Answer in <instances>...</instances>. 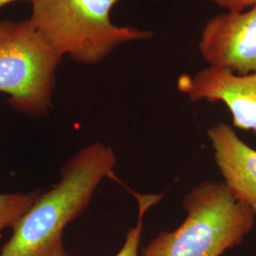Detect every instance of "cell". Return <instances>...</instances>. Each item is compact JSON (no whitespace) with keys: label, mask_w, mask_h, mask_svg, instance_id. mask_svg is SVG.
<instances>
[{"label":"cell","mask_w":256,"mask_h":256,"mask_svg":"<svg viewBox=\"0 0 256 256\" xmlns=\"http://www.w3.org/2000/svg\"><path fill=\"white\" fill-rule=\"evenodd\" d=\"M214 158L232 196L256 218V150L238 137L234 128L220 122L207 131Z\"/></svg>","instance_id":"7"},{"label":"cell","mask_w":256,"mask_h":256,"mask_svg":"<svg viewBox=\"0 0 256 256\" xmlns=\"http://www.w3.org/2000/svg\"><path fill=\"white\" fill-rule=\"evenodd\" d=\"M136 196L138 205V214L137 224L128 230L126 236V240L124 245L120 250L119 252L115 256H140V244L142 240V234L144 228V218L152 206L158 204L162 200V194H142L138 192H133Z\"/></svg>","instance_id":"9"},{"label":"cell","mask_w":256,"mask_h":256,"mask_svg":"<svg viewBox=\"0 0 256 256\" xmlns=\"http://www.w3.org/2000/svg\"><path fill=\"white\" fill-rule=\"evenodd\" d=\"M40 190L28 192L0 194V232L12 228L36 202Z\"/></svg>","instance_id":"8"},{"label":"cell","mask_w":256,"mask_h":256,"mask_svg":"<svg viewBox=\"0 0 256 256\" xmlns=\"http://www.w3.org/2000/svg\"><path fill=\"white\" fill-rule=\"evenodd\" d=\"M178 88L194 102H223L232 114L234 128L256 135V74L239 75L209 66L192 77L182 75Z\"/></svg>","instance_id":"6"},{"label":"cell","mask_w":256,"mask_h":256,"mask_svg":"<svg viewBox=\"0 0 256 256\" xmlns=\"http://www.w3.org/2000/svg\"><path fill=\"white\" fill-rule=\"evenodd\" d=\"M116 165L113 148L102 142L77 152L61 169L59 180L41 192L12 228L0 256H68L63 243L66 227L82 216Z\"/></svg>","instance_id":"1"},{"label":"cell","mask_w":256,"mask_h":256,"mask_svg":"<svg viewBox=\"0 0 256 256\" xmlns=\"http://www.w3.org/2000/svg\"><path fill=\"white\" fill-rule=\"evenodd\" d=\"M14 1H18V0H0V8H1L2 6H4L5 4H8V3L14 2ZM30 1H32V0H30Z\"/></svg>","instance_id":"11"},{"label":"cell","mask_w":256,"mask_h":256,"mask_svg":"<svg viewBox=\"0 0 256 256\" xmlns=\"http://www.w3.org/2000/svg\"><path fill=\"white\" fill-rule=\"evenodd\" d=\"M60 61L30 20L0 22V92L14 108L32 117L48 113Z\"/></svg>","instance_id":"4"},{"label":"cell","mask_w":256,"mask_h":256,"mask_svg":"<svg viewBox=\"0 0 256 256\" xmlns=\"http://www.w3.org/2000/svg\"><path fill=\"white\" fill-rule=\"evenodd\" d=\"M228 10V12H241L256 6V0H210Z\"/></svg>","instance_id":"10"},{"label":"cell","mask_w":256,"mask_h":256,"mask_svg":"<svg viewBox=\"0 0 256 256\" xmlns=\"http://www.w3.org/2000/svg\"><path fill=\"white\" fill-rule=\"evenodd\" d=\"M204 60L239 75L256 74V5L210 18L198 43Z\"/></svg>","instance_id":"5"},{"label":"cell","mask_w":256,"mask_h":256,"mask_svg":"<svg viewBox=\"0 0 256 256\" xmlns=\"http://www.w3.org/2000/svg\"><path fill=\"white\" fill-rule=\"evenodd\" d=\"M187 216L174 230H164L140 256H221L239 246L254 230L256 214L236 200L224 182H205L182 202Z\"/></svg>","instance_id":"2"},{"label":"cell","mask_w":256,"mask_h":256,"mask_svg":"<svg viewBox=\"0 0 256 256\" xmlns=\"http://www.w3.org/2000/svg\"><path fill=\"white\" fill-rule=\"evenodd\" d=\"M120 0H32L30 24L61 58L95 64L129 41L149 39L152 32L119 27L110 10Z\"/></svg>","instance_id":"3"}]
</instances>
